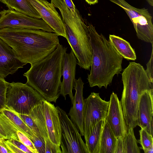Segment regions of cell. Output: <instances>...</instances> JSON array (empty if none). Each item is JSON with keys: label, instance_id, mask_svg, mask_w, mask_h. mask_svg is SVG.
Segmentation results:
<instances>
[{"label": "cell", "instance_id": "obj_1", "mask_svg": "<svg viewBox=\"0 0 153 153\" xmlns=\"http://www.w3.org/2000/svg\"><path fill=\"white\" fill-rule=\"evenodd\" d=\"M58 35L41 30L5 27L0 29V38L13 50L22 62L30 65L52 53L60 44Z\"/></svg>", "mask_w": 153, "mask_h": 153}, {"label": "cell", "instance_id": "obj_2", "mask_svg": "<svg viewBox=\"0 0 153 153\" xmlns=\"http://www.w3.org/2000/svg\"><path fill=\"white\" fill-rule=\"evenodd\" d=\"M88 27L92 60L87 79L91 87L97 86L101 88L104 86L106 88L114 76L121 72L123 58L109 40L98 33L92 24L88 23Z\"/></svg>", "mask_w": 153, "mask_h": 153}, {"label": "cell", "instance_id": "obj_3", "mask_svg": "<svg viewBox=\"0 0 153 153\" xmlns=\"http://www.w3.org/2000/svg\"><path fill=\"white\" fill-rule=\"evenodd\" d=\"M67 49L59 44L47 56L31 65L23 74L26 83L50 102L56 103L60 95L62 60Z\"/></svg>", "mask_w": 153, "mask_h": 153}, {"label": "cell", "instance_id": "obj_4", "mask_svg": "<svg viewBox=\"0 0 153 153\" xmlns=\"http://www.w3.org/2000/svg\"><path fill=\"white\" fill-rule=\"evenodd\" d=\"M123 90L120 101L127 127L138 126L137 109L140 96L153 88L146 70L140 63L130 62L122 74Z\"/></svg>", "mask_w": 153, "mask_h": 153}, {"label": "cell", "instance_id": "obj_5", "mask_svg": "<svg viewBox=\"0 0 153 153\" xmlns=\"http://www.w3.org/2000/svg\"><path fill=\"white\" fill-rule=\"evenodd\" d=\"M29 115L36 125L42 137L49 139L60 147L61 129L56 106L45 100L35 106Z\"/></svg>", "mask_w": 153, "mask_h": 153}, {"label": "cell", "instance_id": "obj_6", "mask_svg": "<svg viewBox=\"0 0 153 153\" xmlns=\"http://www.w3.org/2000/svg\"><path fill=\"white\" fill-rule=\"evenodd\" d=\"M44 100L36 90L27 84L9 83L6 93V108L19 114L29 115L32 110Z\"/></svg>", "mask_w": 153, "mask_h": 153}, {"label": "cell", "instance_id": "obj_7", "mask_svg": "<svg viewBox=\"0 0 153 153\" xmlns=\"http://www.w3.org/2000/svg\"><path fill=\"white\" fill-rule=\"evenodd\" d=\"M123 8L133 23L138 39L153 44L152 17L148 9L135 8L125 0H108Z\"/></svg>", "mask_w": 153, "mask_h": 153}, {"label": "cell", "instance_id": "obj_8", "mask_svg": "<svg viewBox=\"0 0 153 153\" xmlns=\"http://www.w3.org/2000/svg\"><path fill=\"white\" fill-rule=\"evenodd\" d=\"M56 107L61 126L60 147L62 153H88L76 126L65 111L58 106Z\"/></svg>", "mask_w": 153, "mask_h": 153}, {"label": "cell", "instance_id": "obj_9", "mask_svg": "<svg viewBox=\"0 0 153 153\" xmlns=\"http://www.w3.org/2000/svg\"><path fill=\"white\" fill-rule=\"evenodd\" d=\"M84 101L83 127L85 140L91 128L106 118L109 101L102 99L99 93L92 92Z\"/></svg>", "mask_w": 153, "mask_h": 153}, {"label": "cell", "instance_id": "obj_10", "mask_svg": "<svg viewBox=\"0 0 153 153\" xmlns=\"http://www.w3.org/2000/svg\"><path fill=\"white\" fill-rule=\"evenodd\" d=\"M5 27L41 30L55 33L43 19L30 17L10 9L0 12V29Z\"/></svg>", "mask_w": 153, "mask_h": 153}, {"label": "cell", "instance_id": "obj_11", "mask_svg": "<svg viewBox=\"0 0 153 153\" xmlns=\"http://www.w3.org/2000/svg\"><path fill=\"white\" fill-rule=\"evenodd\" d=\"M39 14L41 19L58 36L65 38L67 35L64 23L53 4L46 0H28Z\"/></svg>", "mask_w": 153, "mask_h": 153}, {"label": "cell", "instance_id": "obj_12", "mask_svg": "<svg viewBox=\"0 0 153 153\" xmlns=\"http://www.w3.org/2000/svg\"><path fill=\"white\" fill-rule=\"evenodd\" d=\"M113 132L117 138L123 137L127 131V127L119 100L117 94L112 92L106 118Z\"/></svg>", "mask_w": 153, "mask_h": 153}, {"label": "cell", "instance_id": "obj_13", "mask_svg": "<svg viewBox=\"0 0 153 153\" xmlns=\"http://www.w3.org/2000/svg\"><path fill=\"white\" fill-rule=\"evenodd\" d=\"M77 62L72 50L69 53H65L62 60V75L63 80L61 83L60 94L65 100L66 96L68 95L71 103L74 99L72 91L74 88Z\"/></svg>", "mask_w": 153, "mask_h": 153}, {"label": "cell", "instance_id": "obj_14", "mask_svg": "<svg viewBox=\"0 0 153 153\" xmlns=\"http://www.w3.org/2000/svg\"><path fill=\"white\" fill-rule=\"evenodd\" d=\"M138 126L153 135V89L147 90L141 95L137 109Z\"/></svg>", "mask_w": 153, "mask_h": 153}, {"label": "cell", "instance_id": "obj_15", "mask_svg": "<svg viewBox=\"0 0 153 153\" xmlns=\"http://www.w3.org/2000/svg\"><path fill=\"white\" fill-rule=\"evenodd\" d=\"M25 65L17 58L12 48L0 38V76L4 78L13 74Z\"/></svg>", "mask_w": 153, "mask_h": 153}, {"label": "cell", "instance_id": "obj_16", "mask_svg": "<svg viewBox=\"0 0 153 153\" xmlns=\"http://www.w3.org/2000/svg\"><path fill=\"white\" fill-rule=\"evenodd\" d=\"M84 85L81 77L75 79L74 89L75 90V93L74 96L72 106L68 113L70 119L76 126L82 136L84 135L83 127L84 103L83 96Z\"/></svg>", "mask_w": 153, "mask_h": 153}, {"label": "cell", "instance_id": "obj_17", "mask_svg": "<svg viewBox=\"0 0 153 153\" xmlns=\"http://www.w3.org/2000/svg\"><path fill=\"white\" fill-rule=\"evenodd\" d=\"M117 138L105 119L103 120L98 153H114Z\"/></svg>", "mask_w": 153, "mask_h": 153}, {"label": "cell", "instance_id": "obj_18", "mask_svg": "<svg viewBox=\"0 0 153 153\" xmlns=\"http://www.w3.org/2000/svg\"><path fill=\"white\" fill-rule=\"evenodd\" d=\"M109 40L117 52L123 58L128 60H135L136 59L134 50L128 42L114 35H109Z\"/></svg>", "mask_w": 153, "mask_h": 153}, {"label": "cell", "instance_id": "obj_19", "mask_svg": "<svg viewBox=\"0 0 153 153\" xmlns=\"http://www.w3.org/2000/svg\"><path fill=\"white\" fill-rule=\"evenodd\" d=\"M9 9L14 10L28 16L41 19L39 14L28 0H1Z\"/></svg>", "mask_w": 153, "mask_h": 153}, {"label": "cell", "instance_id": "obj_20", "mask_svg": "<svg viewBox=\"0 0 153 153\" xmlns=\"http://www.w3.org/2000/svg\"><path fill=\"white\" fill-rule=\"evenodd\" d=\"M103 120H101L91 128L85 140L88 153H98Z\"/></svg>", "mask_w": 153, "mask_h": 153}, {"label": "cell", "instance_id": "obj_21", "mask_svg": "<svg viewBox=\"0 0 153 153\" xmlns=\"http://www.w3.org/2000/svg\"><path fill=\"white\" fill-rule=\"evenodd\" d=\"M1 112L29 138H30L35 135L30 128L23 122L17 113L6 108L3 109Z\"/></svg>", "mask_w": 153, "mask_h": 153}, {"label": "cell", "instance_id": "obj_22", "mask_svg": "<svg viewBox=\"0 0 153 153\" xmlns=\"http://www.w3.org/2000/svg\"><path fill=\"white\" fill-rule=\"evenodd\" d=\"M138 142L134 134V128H128L126 134L123 137V153H140Z\"/></svg>", "mask_w": 153, "mask_h": 153}, {"label": "cell", "instance_id": "obj_23", "mask_svg": "<svg viewBox=\"0 0 153 153\" xmlns=\"http://www.w3.org/2000/svg\"><path fill=\"white\" fill-rule=\"evenodd\" d=\"M0 124L5 133L7 139L19 141L17 134V131L19 130L1 112H0Z\"/></svg>", "mask_w": 153, "mask_h": 153}, {"label": "cell", "instance_id": "obj_24", "mask_svg": "<svg viewBox=\"0 0 153 153\" xmlns=\"http://www.w3.org/2000/svg\"><path fill=\"white\" fill-rule=\"evenodd\" d=\"M140 139L138 142L140 144L143 150L153 147V136L145 129L141 128L139 131Z\"/></svg>", "mask_w": 153, "mask_h": 153}, {"label": "cell", "instance_id": "obj_25", "mask_svg": "<svg viewBox=\"0 0 153 153\" xmlns=\"http://www.w3.org/2000/svg\"><path fill=\"white\" fill-rule=\"evenodd\" d=\"M9 83L0 76V112L6 108V93Z\"/></svg>", "mask_w": 153, "mask_h": 153}, {"label": "cell", "instance_id": "obj_26", "mask_svg": "<svg viewBox=\"0 0 153 153\" xmlns=\"http://www.w3.org/2000/svg\"><path fill=\"white\" fill-rule=\"evenodd\" d=\"M17 114L23 122L30 128L35 136L38 137H42L36 125L29 115Z\"/></svg>", "mask_w": 153, "mask_h": 153}, {"label": "cell", "instance_id": "obj_27", "mask_svg": "<svg viewBox=\"0 0 153 153\" xmlns=\"http://www.w3.org/2000/svg\"><path fill=\"white\" fill-rule=\"evenodd\" d=\"M17 134L19 140L27 146L33 153H38L33 143L29 138L19 130L17 131Z\"/></svg>", "mask_w": 153, "mask_h": 153}, {"label": "cell", "instance_id": "obj_28", "mask_svg": "<svg viewBox=\"0 0 153 153\" xmlns=\"http://www.w3.org/2000/svg\"><path fill=\"white\" fill-rule=\"evenodd\" d=\"M33 143L38 153H45L46 143L45 140L42 137L34 135L30 138Z\"/></svg>", "mask_w": 153, "mask_h": 153}, {"label": "cell", "instance_id": "obj_29", "mask_svg": "<svg viewBox=\"0 0 153 153\" xmlns=\"http://www.w3.org/2000/svg\"><path fill=\"white\" fill-rule=\"evenodd\" d=\"M152 49L151 58L146 64L147 68L146 71L152 83L153 82V44H152Z\"/></svg>", "mask_w": 153, "mask_h": 153}, {"label": "cell", "instance_id": "obj_30", "mask_svg": "<svg viewBox=\"0 0 153 153\" xmlns=\"http://www.w3.org/2000/svg\"><path fill=\"white\" fill-rule=\"evenodd\" d=\"M8 140L14 145L24 153H33L25 145L20 141L14 139H7Z\"/></svg>", "mask_w": 153, "mask_h": 153}, {"label": "cell", "instance_id": "obj_31", "mask_svg": "<svg viewBox=\"0 0 153 153\" xmlns=\"http://www.w3.org/2000/svg\"><path fill=\"white\" fill-rule=\"evenodd\" d=\"M5 146L11 152V153H24V152L10 142L8 140H3Z\"/></svg>", "mask_w": 153, "mask_h": 153}, {"label": "cell", "instance_id": "obj_32", "mask_svg": "<svg viewBox=\"0 0 153 153\" xmlns=\"http://www.w3.org/2000/svg\"><path fill=\"white\" fill-rule=\"evenodd\" d=\"M114 153H123V137L117 138L115 149Z\"/></svg>", "mask_w": 153, "mask_h": 153}, {"label": "cell", "instance_id": "obj_33", "mask_svg": "<svg viewBox=\"0 0 153 153\" xmlns=\"http://www.w3.org/2000/svg\"><path fill=\"white\" fill-rule=\"evenodd\" d=\"M68 8L74 14L77 10L72 0H63Z\"/></svg>", "mask_w": 153, "mask_h": 153}, {"label": "cell", "instance_id": "obj_34", "mask_svg": "<svg viewBox=\"0 0 153 153\" xmlns=\"http://www.w3.org/2000/svg\"><path fill=\"white\" fill-rule=\"evenodd\" d=\"M0 138L3 140H7L6 134L0 124Z\"/></svg>", "mask_w": 153, "mask_h": 153}, {"label": "cell", "instance_id": "obj_35", "mask_svg": "<svg viewBox=\"0 0 153 153\" xmlns=\"http://www.w3.org/2000/svg\"><path fill=\"white\" fill-rule=\"evenodd\" d=\"M90 5L94 4L98 2V0H85Z\"/></svg>", "mask_w": 153, "mask_h": 153}, {"label": "cell", "instance_id": "obj_36", "mask_svg": "<svg viewBox=\"0 0 153 153\" xmlns=\"http://www.w3.org/2000/svg\"><path fill=\"white\" fill-rule=\"evenodd\" d=\"M145 153H153V147L143 150Z\"/></svg>", "mask_w": 153, "mask_h": 153}, {"label": "cell", "instance_id": "obj_37", "mask_svg": "<svg viewBox=\"0 0 153 153\" xmlns=\"http://www.w3.org/2000/svg\"><path fill=\"white\" fill-rule=\"evenodd\" d=\"M148 3L151 6L153 5V0H146Z\"/></svg>", "mask_w": 153, "mask_h": 153}, {"label": "cell", "instance_id": "obj_38", "mask_svg": "<svg viewBox=\"0 0 153 153\" xmlns=\"http://www.w3.org/2000/svg\"><path fill=\"white\" fill-rule=\"evenodd\" d=\"M3 140V139H1L0 138V140Z\"/></svg>", "mask_w": 153, "mask_h": 153}, {"label": "cell", "instance_id": "obj_39", "mask_svg": "<svg viewBox=\"0 0 153 153\" xmlns=\"http://www.w3.org/2000/svg\"><path fill=\"white\" fill-rule=\"evenodd\" d=\"M1 0H0V1H1Z\"/></svg>", "mask_w": 153, "mask_h": 153}]
</instances>
